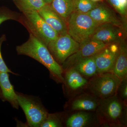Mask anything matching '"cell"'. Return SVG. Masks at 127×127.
<instances>
[{
	"label": "cell",
	"mask_w": 127,
	"mask_h": 127,
	"mask_svg": "<svg viewBox=\"0 0 127 127\" xmlns=\"http://www.w3.org/2000/svg\"><path fill=\"white\" fill-rule=\"evenodd\" d=\"M72 67L86 78L92 77L97 74L93 56L82 59Z\"/></svg>",
	"instance_id": "cell-18"
},
{
	"label": "cell",
	"mask_w": 127,
	"mask_h": 127,
	"mask_svg": "<svg viewBox=\"0 0 127 127\" xmlns=\"http://www.w3.org/2000/svg\"><path fill=\"white\" fill-rule=\"evenodd\" d=\"M52 0H43V1L45 2L46 4H50L51 3Z\"/></svg>",
	"instance_id": "cell-27"
},
{
	"label": "cell",
	"mask_w": 127,
	"mask_h": 127,
	"mask_svg": "<svg viewBox=\"0 0 127 127\" xmlns=\"http://www.w3.org/2000/svg\"><path fill=\"white\" fill-rule=\"evenodd\" d=\"M109 4L120 15L126 17L127 13V0H107Z\"/></svg>",
	"instance_id": "cell-24"
},
{
	"label": "cell",
	"mask_w": 127,
	"mask_h": 127,
	"mask_svg": "<svg viewBox=\"0 0 127 127\" xmlns=\"http://www.w3.org/2000/svg\"><path fill=\"white\" fill-rule=\"evenodd\" d=\"M80 44L68 34L59 35L56 39L50 42L47 47L53 58L61 65L71 55L77 51Z\"/></svg>",
	"instance_id": "cell-7"
},
{
	"label": "cell",
	"mask_w": 127,
	"mask_h": 127,
	"mask_svg": "<svg viewBox=\"0 0 127 127\" xmlns=\"http://www.w3.org/2000/svg\"><path fill=\"white\" fill-rule=\"evenodd\" d=\"M98 25L111 24L121 27L122 23L116 15L108 7L98 5L87 14Z\"/></svg>",
	"instance_id": "cell-13"
},
{
	"label": "cell",
	"mask_w": 127,
	"mask_h": 127,
	"mask_svg": "<svg viewBox=\"0 0 127 127\" xmlns=\"http://www.w3.org/2000/svg\"><path fill=\"white\" fill-rule=\"evenodd\" d=\"M21 14L12 10L7 7L2 6L0 7V25L6 21L10 20L16 21L19 22Z\"/></svg>",
	"instance_id": "cell-23"
},
{
	"label": "cell",
	"mask_w": 127,
	"mask_h": 127,
	"mask_svg": "<svg viewBox=\"0 0 127 127\" xmlns=\"http://www.w3.org/2000/svg\"><path fill=\"white\" fill-rule=\"evenodd\" d=\"M118 53V52H115L112 51L108 45L101 51L94 55L97 68V74L112 72Z\"/></svg>",
	"instance_id": "cell-11"
},
{
	"label": "cell",
	"mask_w": 127,
	"mask_h": 127,
	"mask_svg": "<svg viewBox=\"0 0 127 127\" xmlns=\"http://www.w3.org/2000/svg\"><path fill=\"white\" fill-rule=\"evenodd\" d=\"M8 73L0 72V88L4 100L10 103L14 108H19L17 95L10 82Z\"/></svg>",
	"instance_id": "cell-16"
},
{
	"label": "cell",
	"mask_w": 127,
	"mask_h": 127,
	"mask_svg": "<svg viewBox=\"0 0 127 127\" xmlns=\"http://www.w3.org/2000/svg\"><path fill=\"white\" fill-rule=\"evenodd\" d=\"M45 21L59 35L67 33L66 22L49 4L37 11Z\"/></svg>",
	"instance_id": "cell-10"
},
{
	"label": "cell",
	"mask_w": 127,
	"mask_h": 127,
	"mask_svg": "<svg viewBox=\"0 0 127 127\" xmlns=\"http://www.w3.org/2000/svg\"><path fill=\"white\" fill-rule=\"evenodd\" d=\"M64 122L67 127H88L92 126L96 122L98 124L96 114L85 111H78L71 114Z\"/></svg>",
	"instance_id": "cell-14"
},
{
	"label": "cell",
	"mask_w": 127,
	"mask_h": 127,
	"mask_svg": "<svg viewBox=\"0 0 127 127\" xmlns=\"http://www.w3.org/2000/svg\"><path fill=\"white\" fill-rule=\"evenodd\" d=\"M79 44L77 51L68 58L61 65L63 71L72 67L82 59L95 55L109 45L92 38Z\"/></svg>",
	"instance_id": "cell-8"
},
{
	"label": "cell",
	"mask_w": 127,
	"mask_h": 127,
	"mask_svg": "<svg viewBox=\"0 0 127 127\" xmlns=\"http://www.w3.org/2000/svg\"><path fill=\"white\" fill-rule=\"evenodd\" d=\"M64 84L68 89L72 91H77L87 86L88 80L73 67L64 70Z\"/></svg>",
	"instance_id": "cell-15"
},
{
	"label": "cell",
	"mask_w": 127,
	"mask_h": 127,
	"mask_svg": "<svg viewBox=\"0 0 127 127\" xmlns=\"http://www.w3.org/2000/svg\"><path fill=\"white\" fill-rule=\"evenodd\" d=\"M99 103V98L93 95L83 94L72 98L68 103L71 111H96Z\"/></svg>",
	"instance_id": "cell-12"
},
{
	"label": "cell",
	"mask_w": 127,
	"mask_h": 127,
	"mask_svg": "<svg viewBox=\"0 0 127 127\" xmlns=\"http://www.w3.org/2000/svg\"><path fill=\"white\" fill-rule=\"evenodd\" d=\"M67 21V33L79 43L90 39L97 23L87 14L72 12Z\"/></svg>",
	"instance_id": "cell-4"
},
{
	"label": "cell",
	"mask_w": 127,
	"mask_h": 127,
	"mask_svg": "<svg viewBox=\"0 0 127 127\" xmlns=\"http://www.w3.org/2000/svg\"><path fill=\"white\" fill-rule=\"evenodd\" d=\"M127 78L122 80L118 91L119 93L120 98L126 102L127 100Z\"/></svg>",
	"instance_id": "cell-26"
},
{
	"label": "cell",
	"mask_w": 127,
	"mask_h": 127,
	"mask_svg": "<svg viewBox=\"0 0 127 127\" xmlns=\"http://www.w3.org/2000/svg\"><path fill=\"white\" fill-rule=\"evenodd\" d=\"M98 5L96 2L91 0H74L73 12L87 14Z\"/></svg>",
	"instance_id": "cell-22"
},
{
	"label": "cell",
	"mask_w": 127,
	"mask_h": 127,
	"mask_svg": "<svg viewBox=\"0 0 127 127\" xmlns=\"http://www.w3.org/2000/svg\"><path fill=\"white\" fill-rule=\"evenodd\" d=\"M74 0H53L50 4L53 9L66 22L73 12Z\"/></svg>",
	"instance_id": "cell-19"
},
{
	"label": "cell",
	"mask_w": 127,
	"mask_h": 127,
	"mask_svg": "<svg viewBox=\"0 0 127 127\" xmlns=\"http://www.w3.org/2000/svg\"><path fill=\"white\" fill-rule=\"evenodd\" d=\"M19 106L24 111L28 125L39 127L48 113L37 98L16 92Z\"/></svg>",
	"instance_id": "cell-5"
},
{
	"label": "cell",
	"mask_w": 127,
	"mask_h": 127,
	"mask_svg": "<svg viewBox=\"0 0 127 127\" xmlns=\"http://www.w3.org/2000/svg\"><path fill=\"white\" fill-rule=\"evenodd\" d=\"M122 80L112 72L97 74L88 82L89 91L99 98L110 97L117 93Z\"/></svg>",
	"instance_id": "cell-6"
},
{
	"label": "cell",
	"mask_w": 127,
	"mask_h": 127,
	"mask_svg": "<svg viewBox=\"0 0 127 127\" xmlns=\"http://www.w3.org/2000/svg\"><path fill=\"white\" fill-rule=\"evenodd\" d=\"M1 93V91H0V94Z\"/></svg>",
	"instance_id": "cell-29"
},
{
	"label": "cell",
	"mask_w": 127,
	"mask_h": 127,
	"mask_svg": "<svg viewBox=\"0 0 127 127\" xmlns=\"http://www.w3.org/2000/svg\"><path fill=\"white\" fill-rule=\"evenodd\" d=\"M16 51L18 55L27 56L39 62L48 69L55 81L58 83H64L61 65L55 61L47 47L33 35L30 34L27 40L17 46Z\"/></svg>",
	"instance_id": "cell-1"
},
{
	"label": "cell",
	"mask_w": 127,
	"mask_h": 127,
	"mask_svg": "<svg viewBox=\"0 0 127 127\" xmlns=\"http://www.w3.org/2000/svg\"><path fill=\"white\" fill-rule=\"evenodd\" d=\"M98 124L110 127H124L127 125L126 102L116 95L99 98L96 111Z\"/></svg>",
	"instance_id": "cell-2"
},
{
	"label": "cell",
	"mask_w": 127,
	"mask_h": 127,
	"mask_svg": "<svg viewBox=\"0 0 127 127\" xmlns=\"http://www.w3.org/2000/svg\"><path fill=\"white\" fill-rule=\"evenodd\" d=\"M91 0L92 1H94V2H96V1L101 0Z\"/></svg>",
	"instance_id": "cell-28"
},
{
	"label": "cell",
	"mask_w": 127,
	"mask_h": 127,
	"mask_svg": "<svg viewBox=\"0 0 127 127\" xmlns=\"http://www.w3.org/2000/svg\"><path fill=\"white\" fill-rule=\"evenodd\" d=\"M13 2L22 13L37 11L46 4L43 0H13Z\"/></svg>",
	"instance_id": "cell-20"
},
{
	"label": "cell",
	"mask_w": 127,
	"mask_h": 127,
	"mask_svg": "<svg viewBox=\"0 0 127 127\" xmlns=\"http://www.w3.org/2000/svg\"><path fill=\"white\" fill-rule=\"evenodd\" d=\"M118 55L112 72L121 80L127 78V48L126 43H119Z\"/></svg>",
	"instance_id": "cell-17"
},
{
	"label": "cell",
	"mask_w": 127,
	"mask_h": 127,
	"mask_svg": "<svg viewBox=\"0 0 127 127\" xmlns=\"http://www.w3.org/2000/svg\"><path fill=\"white\" fill-rule=\"evenodd\" d=\"M123 32L121 27L111 24L98 25L91 38L106 44L120 43L123 41Z\"/></svg>",
	"instance_id": "cell-9"
},
{
	"label": "cell",
	"mask_w": 127,
	"mask_h": 127,
	"mask_svg": "<svg viewBox=\"0 0 127 127\" xmlns=\"http://www.w3.org/2000/svg\"><path fill=\"white\" fill-rule=\"evenodd\" d=\"M6 40V36L4 34H3L0 37V72L10 73L14 75H17V74L12 71L8 68L2 58L1 53V47L2 43Z\"/></svg>",
	"instance_id": "cell-25"
},
{
	"label": "cell",
	"mask_w": 127,
	"mask_h": 127,
	"mask_svg": "<svg viewBox=\"0 0 127 127\" xmlns=\"http://www.w3.org/2000/svg\"><path fill=\"white\" fill-rule=\"evenodd\" d=\"M29 32L47 47L59 34L49 26L37 11L23 12L19 22Z\"/></svg>",
	"instance_id": "cell-3"
},
{
	"label": "cell",
	"mask_w": 127,
	"mask_h": 127,
	"mask_svg": "<svg viewBox=\"0 0 127 127\" xmlns=\"http://www.w3.org/2000/svg\"><path fill=\"white\" fill-rule=\"evenodd\" d=\"M64 114L62 113H48L47 117L40 125L41 127H63Z\"/></svg>",
	"instance_id": "cell-21"
}]
</instances>
